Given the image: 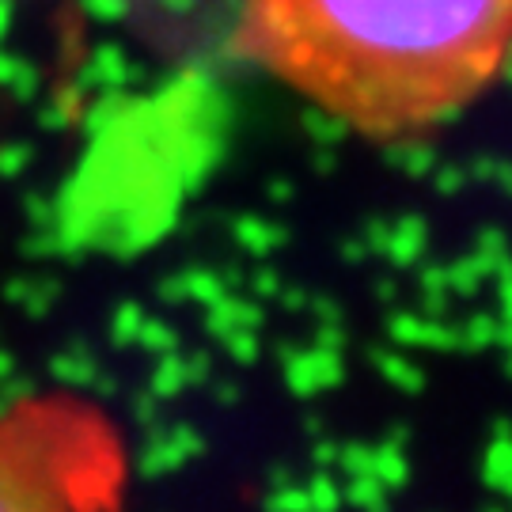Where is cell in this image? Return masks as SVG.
<instances>
[{"label":"cell","instance_id":"6da1fadb","mask_svg":"<svg viewBox=\"0 0 512 512\" xmlns=\"http://www.w3.org/2000/svg\"><path fill=\"white\" fill-rule=\"evenodd\" d=\"M239 54L372 141H410L494 88L512 0H243Z\"/></svg>","mask_w":512,"mask_h":512},{"label":"cell","instance_id":"7a4b0ae2","mask_svg":"<svg viewBox=\"0 0 512 512\" xmlns=\"http://www.w3.org/2000/svg\"><path fill=\"white\" fill-rule=\"evenodd\" d=\"M129 448L107 410L35 391L0 410V512H118Z\"/></svg>","mask_w":512,"mask_h":512}]
</instances>
